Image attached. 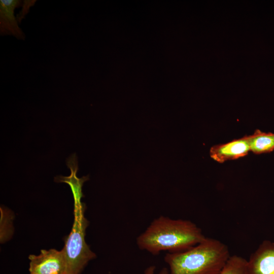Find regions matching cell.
I'll list each match as a JSON object with an SVG mask.
<instances>
[{
	"instance_id": "6da1fadb",
	"label": "cell",
	"mask_w": 274,
	"mask_h": 274,
	"mask_svg": "<svg viewBox=\"0 0 274 274\" xmlns=\"http://www.w3.org/2000/svg\"><path fill=\"white\" fill-rule=\"evenodd\" d=\"M202 230L190 220L160 216L136 238L138 248L153 255L186 251L203 240Z\"/></svg>"
},
{
	"instance_id": "52a82bcc",
	"label": "cell",
	"mask_w": 274,
	"mask_h": 274,
	"mask_svg": "<svg viewBox=\"0 0 274 274\" xmlns=\"http://www.w3.org/2000/svg\"><path fill=\"white\" fill-rule=\"evenodd\" d=\"M21 3L17 0L0 1V24L2 35H13L19 39H24V35L18 26L14 15L15 9Z\"/></svg>"
},
{
	"instance_id": "3957f363",
	"label": "cell",
	"mask_w": 274,
	"mask_h": 274,
	"mask_svg": "<svg viewBox=\"0 0 274 274\" xmlns=\"http://www.w3.org/2000/svg\"><path fill=\"white\" fill-rule=\"evenodd\" d=\"M81 198H74V222L62 249L66 262V274H81L88 262L96 257L85 239L88 222L84 215V207L81 202Z\"/></svg>"
},
{
	"instance_id": "8fae6325",
	"label": "cell",
	"mask_w": 274,
	"mask_h": 274,
	"mask_svg": "<svg viewBox=\"0 0 274 274\" xmlns=\"http://www.w3.org/2000/svg\"><path fill=\"white\" fill-rule=\"evenodd\" d=\"M155 269L156 267L155 266H150L142 274H169L168 269L166 267L163 268L158 273H156Z\"/></svg>"
},
{
	"instance_id": "7a4b0ae2",
	"label": "cell",
	"mask_w": 274,
	"mask_h": 274,
	"mask_svg": "<svg viewBox=\"0 0 274 274\" xmlns=\"http://www.w3.org/2000/svg\"><path fill=\"white\" fill-rule=\"evenodd\" d=\"M227 246L206 237L192 248L178 253H167L164 257L169 274H218L230 256Z\"/></svg>"
},
{
	"instance_id": "30bf717a",
	"label": "cell",
	"mask_w": 274,
	"mask_h": 274,
	"mask_svg": "<svg viewBox=\"0 0 274 274\" xmlns=\"http://www.w3.org/2000/svg\"><path fill=\"white\" fill-rule=\"evenodd\" d=\"M35 1H24L23 2V9L19 14V17L17 18L18 21L22 20L24 15L27 14L29 10V8L33 5Z\"/></svg>"
},
{
	"instance_id": "277c9868",
	"label": "cell",
	"mask_w": 274,
	"mask_h": 274,
	"mask_svg": "<svg viewBox=\"0 0 274 274\" xmlns=\"http://www.w3.org/2000/svg\"><path fill=\"white\" fill-rule=\"evenodd\" d=\"M29 274H66L63 251L42 250L39 255L29 256Z\"/></svg>"
},
{
	"instance_id": "ba28073f",
	"label": "cell",
	"mask_w": 274,
	"mask_h": 274,
	"mask_svg": "<svg viewBox=\"0 0 274 274\" xmlns=\"http://www.w3.org/2000/svg\"><path fill=\"white\" fill-rule=\"evenodd\" d=\"M248 138L250 151L254 154L268 153L274 150V133L272 132L256 129Z\"/></svg>"
},
{
	"instance_id": "9c48e42d",
	"label": "cell",
	"mask_w": 274,
	"mask_h": 274,
	"mask_svg": "<svg viewBox=\"0 0 274 274\" xmlns=\"http://www.w3.org/2000/svg\"><path fill=\"white\" fill-rule=\"evenodd\" d=\"M247 260L237 255H231L225 265L218 274H247Z\"/></svg>"
},
{
	"instance_id": "5b68a950",
	"label": "cell",
	"mask_w": 274,
	"mask_h": 274,
	"mask_svg": "<svg viewBox=\"0 0 274 274\" xmlns=\"http://www.w3.org/2000/svg\"><path fill=\"white\" fill-rule=\"evenodd\" d=\"M247 274H274V243L264 241L251 254L247 264Z\"/></svg>"
},
{
	"instance_id": "8992f818",
	"label": "cell",
	"mask_w": 274,
	"mask_h": 274,
	"mask_svg": "<svg viewBox=\"0 0 274 274\" xmlns=\"http://www.w3.org/2000/svg\"><path fill=\"white\" fill-rule=\"evenodd\" d=\"M250 151L248 135H246L225 144L213 146L210 150V155L216 162L222 163L244 157Z\"/></svg>"
}]
</instances>
